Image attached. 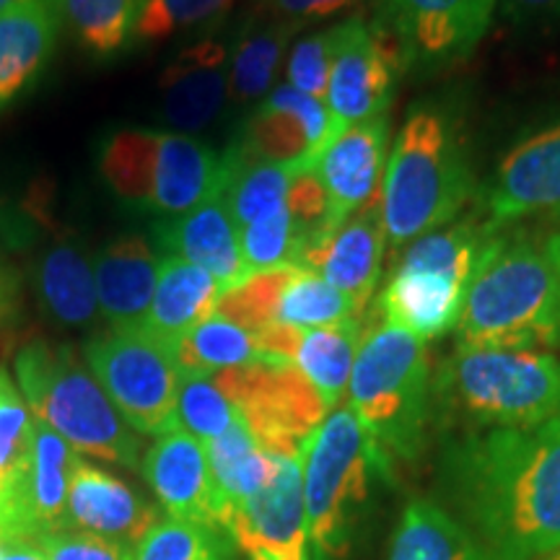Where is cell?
<instances>
[{"mask_svg": "<svg viewBox=\"0 0 560 560\" xmlns=\"http://www.w3.org/2000/svg\"><path fill=\"white\" fill-rule=\"evenodd\" d=\"M262 452L299 457L322 420L327 405L293 363H252L215 374Z\"/></svg>", "mask_w": 560, "mask_h": 560, "instance_id": "cell-11", "label": "cell"}, {"mask_svg": "<svg viewBox=\"0 0 560 560\" xmlns=\"http://www.w3.org/2000/svg\"><path fill=\"white\" fill-rule=\"evenodd\" d=\"M293 268L296 265L249 272L247 278L221 293L219 304H215V314L249 332L268 330V327L276 325L280 293L289 283Z\"/></svg>", "mask_w": 560, "mask_h": 560, "instance_id": "cell-37", "label": "cell"}, {"mask_svg": "<svg viewBox=\"0 0 560 560\" xmlns=\"http://www.w3.org/2000/svg\"><path fill=\"white\" fill-rule=\"evenodd\" d=\"M143 0H58L62 26L94 60H112L132 45Z\"/></svg>", "mask_w": 560, "mask_h": 560, "instance_id": "cell-34", "label": "cell"}, {"mask_svg": "<svg viewBox=\"0 0 560 560\" xmlns=\"http://www.w3.org/2000/svg\"><path fill=\"white\" fill-rule=\"evenodd\" d=\"M400 66H405L400 42L384 24H371L363 16L335 24V58L325 104L340 130L387 115Z\"/></svg>", "mask_w": 560, "mask_h": 560, "instance_id": "cell-13", "label": "cell"}, {"mask_svg": "<svg viewBox=\"0 0 560 560\" xmlns=\"http://www.w3.org/2000/svg\"><path fill=\"white\" fill-rule=\"evenodd\" d=\"M161 520L159 509L115 475L75 457L68 488L66 527L136 545Z\"/></svg>", "mask_w": 560, "mask_h": 560, "instance_id": "cell-21", "label": "cell"}, {"mask_svg": "<svg viewBox=\"0 0 560 560\" xmlns=\"http://www.w3.org/2000/svg\"><path fill=\"white\" fill-rule=\"evenodd\" d=\"M405 68L439 70L470 58L499 0H382Z\"/></svg>", "mask_w": 560, "mask_h": 560, "instance_id": "cell-15", "label": "cell"}, {"mask_svg": "<svg viewBox=\"0 0 560 560\" xmlns=\"http://www.w3.org/2000/svg\"><path fill=\"white\" fill-rule=\"evenodd\" d=\"M45 560H132V545L81 529H58L34 542Z\"/></svg>", "mask_w": 560, "mask_h": 560, "instance_id": "cell-42", "label": "cell"}, {"mask_svg": "<svg viewBox=\"0 0 560 560\" xmlns=\"http://www.w3.org/2000/svg\"><path fill=\"white\" fill-rule=\"evenodd\" d=\"M219 299L221 285L208 270L179 257H161L156 293L143 330L170 348L200 322L213 317Z\"/></svg>", "mask_w": 560, "mask_h": 560, "instance_id": "cell-27", "label": "cell"}, {"mask_svg": "<svg viewBox=\"0 0 560 560\" xmlns=\"http://www.w3.org/2000/svg\"><path fill=\"white\" fill-rule=\"evenodd\" d=\"M231 47L202 37L185 47L161 73V117L174 132H200L221 117L229 102Z\"/></svg>", "mask_w": 560, "mask_h": 560, "instance_id": "cell-19", "label": "cell"}, {"mask_svg": "<svg viewBox=\"0 0 560 560\" xmlns=\"http://www.w3.org/2000/svg\"><path fill=\"white\" fill-rule=\"evenodd\" d=\"M32 418L24 400L19 397L11 374L0 369V478L16 465L30 444Z\"/></svg>", "mask_w": 560, "mask_h": 560, "instance_id": "cell-43", "label": "cell"}, {"mask_svg": "<svg viewBox=\"0 0 560 560\" xmlns=\"http://www.w3.org/2000/svg\"><path fill=\"white\" fill-rule=\"evenodd\" d=\"M153 247L159 257H179L208 270L219 280L221 293L249 276L236 229L223 195H215L174 219L153 221Z\"/></svg>", "mask_w": 560, "mask_h": 560, "instance_id": "cell-22", "label": "cell"}, {"mask_svg": "<svg viewBox=\"0 0 560 560\" xmlns=\"http://www.w3.org/2000/svg\"><path fill=\"white\" fill-rule=\"evenodd\" d=\"M387 234L382 221V195L348 215L340 226L312 236L299 249L296 268L319 272L342 296L353 301L361 314H369L382 278Z\"/></svg>", "mask_w": 560, "mask_h": 560, "instance_id": "cell-16", "label": "cell"}, {"mask_svg": "<svg viewBox=\"0 0 560 560\" xmlns=\"http://www.w3.org/2000/svg\"><path fill=\"white\" fill-rule=\"evenodd\" d=\"M389 117L348 125L330 140L314 164L322 187L327 192V229L340 226L348 215L369 206L382 195L387 170ZM322 231V234H325Z\"/></svg>", "mask_w": 560, "mask_h": 560, "instance_id": "cell-18", "label": "cell"}, {"mask_svg": "<svg viewBox=\"0 0 560 560\" xmlns=\"http://www.w3.org/2000/svg\"><path fill=\"white\" fill-rule=\"evenodd\" d=\"M0 552H3V545H0Z\"/></svg>", "mask_w": 560, "mask_h": 560, "instance_id": "cell-53", "label": "cell"}, {"mask_svg": "<svg viewBox=\"0 0 560 560\" xmlns=\"http://www.w3.org/2000/svg\"><path fill=\"white\" fill-rule=\"evenodd\" d=\"M361 0H265V9L272 19L289 21L293 26H304L310 21L338 16L342 11L355 9Z\"/></svg>", "mask_w": 560, "mask_h": 560, "instance_id": "cell-44", "label": "cell"}, {"mask_svg": "<svg viewBox=\"0 0 560 560\" xmlns=\"http://www.w3.org/2000/svg\"><path fill=\"white\" fill-rule=\"evenodd\" d=\"M369 314L355 310L353 301L342 296L319 272L293 268L289 283L280 293L276 325L293 327V330H317V327H332L355 317H369Z\"/></svg>", "mask_w": 560, "mask_h": 560, "instance_id": "cell-35", "label": "cell"}, {"mask_svg": "<svg viewBox=\"0 0 560 560\" xmlns=\"http://www.w3.org/2000/svg\"><path fill=\"white\" fill-rule=\"evenodd\" d=\"M234 0H143L132 42H164L215 24Z\"/></svg>", "mask_w": 560, "mask_h": 560, "instance_id": "cell-39", "label": "cell"}, {"mask_svg": "<svg viewBox=\"0 0 560 560\" xmlns=\"http://www.w3.org/2000/svg\"><path fill=\"white\" fill-rule=\"evenodd\" d=\"M60 30L58 0H32L0 13V112L39 81Z\"/></svg>", "mask_w": 560, "mask_h": 560, "instance_id": "cell-25", "label": "cell"}, {"mask_svg": "<svg viewBox=\"0 0 560 560\" xmlns=\"http://www.w3.org/2000/svg\"><path fill=\"white\" fill-rule=\"evenodd\" d=\"M348 405L384 478L397 465H412L425 450L436 408L425 342L389 322L369 325L350 374Z\"/></svg>", "mask_w": 560, "mask_h": 560, "instance_id": "cell-4", "label": "cell"}, {"mask_svg": "<svg viewBox=\"0 0 560 560\" xmlns=\"http://www.w3.org/2000/svg\"><path fill=\"white\" fill-rule=\"evenodd\" d=\"M457 335L465 348H560V276L545 244L520 231L493 236L467 289Z\"/></svg>", "mask_w": 560, "mask_h": 560, "instance_id": "cell-2", "label": "cell"}, {"mask_svg": "<svg viewBox=\"0 0 560 560\" xmlns=\"http://www.w3.org/2000/svg\"><path fill=\"white\" fill-rule=\"evenodd\" d=\"M552 219H556V221L560 223V208H556V210H552Z\"/></svg>", "mask_w": 560, "mask_h": 560, "instance_id": "cell-52", "label": "cell"}, {"mask_svg": "<svg viewBox=\"0 0 560 560\" xmlns=\"http://www.w3.org/2000/svg\"><path fill=\"white\" fill-rule=\"evenodd\" d=\"M210 482H213V514L226 529L234 511L268 486L276 472V457L260 450L242 416L206 444Z\"/></svg>", "mask_w": 560, "mask_h": 560, "instance_id": "cell-28", "label": "cell"}, {"mask_svg": "<svg viewBox=\"0 0 560 560\" xmlns=\"http://www.w3.org/2000/svg\"><path fill=\"white\" fill-rule=\"evenodd\" d=\"M34 285L47 319L70 330H86L100 317L94 262L79 240L60 236L34 262Z\"/></svg>", "mask_w": 560, "mask_h": 560, "instance_id": "cell-26", "label": "cell"}, {"mask_svg": "<svg viewBox=\"0 0 560 560\" xmlns=\"http://www.w3.org/2000/svg\"><path fill=\"white\" fill-rule=\"evenodd\" d=\"M540 560H560V548H558L556 552H550V556H545V558H540Z\"/></svg>", "mask_w": 560, "mask_h": 560, "instance_id": "cell-51", "label": "cell"}, {"mask_svg": "<svg viewBox=\"0 0 560 560\" xmlns=\"http://www.w3.org/2000/svg\"><path fill=\"white\" fill-rule=\"evenodd\" d=\"M475 192L459 125L439 104H418L397 130L382 182V221L389 249L457 221Z\"/></svg>", "mask_w": 560, "mask_h": 560, "instance_id": "cell-3", "label": "cell"}, {"mask_svg": "<svg viewBox=\"0 0 560 560\" xmlns=\"http://www.w3.org/2000/svg\"><path fill=\"white\" fill-rule=\"evenodd\" d=\"M21 306V280L0 247V325L11 322Z\"/></svg>", "mask_w": 560, "mask_h": 560, "instance_id": "cell-46", "label": "cell"}, {"mask_svg": "<svg viewBox=\"0 0 560 560\" xmlns=\"http://www.w3.org/2000/svg\"><path fill=\"white\" fill-rule=\"evenodd\" d=\"M75 457L60 433L32 418L30 444L0 478V545L37 542L66 527Z\"/></svg>", "mask_w": 560, "mask_h": 560, "instance_id": "cell-12", "label": "cell"}, {"mask_svg": "<svg viewBox=\"0 0 560 560\" xmlns=\"http://www.w3.org/2000/svg\"><path fill=\"white\" fill-rule=\"evenodd\" d=\"M83 355L132 431L159 439L177 429L179 371L164 342L143 327L109 330L94 335Z\"/></svg>", "mask_w": 560, "mask_h": 560, "instance_id": "cell-10", "label": "cell"}, {"mask_svg": "<svg viewBox=\"0 0 560 560\" xmlns=\"http://www.w3.org/2000/svg\"><path fill=\"white\" fill-rule=\"evenodd\" d=\"M335 58V26L317 34H306L291 47L289 62H285V75L293 89L304 91L314 100L325 102L327 83H330V70Z\"/></svg>", "mask_w": 560, "mask_h": 560, "instance_id": "cell-41", "label": "cell"}, {"mask_svg": "<svg viewBox=\"0 0 560 560\" xmlns=\"http://www.w3.org/2000/svg\"><path fill=\"white\" fill-rule=\"evenodd\" d=\"M374 317H355L332 327H317V330H301L293 366L314 384L327 410L338 408L346 395L350 374H353L355 355H359L366 322Z\"/></svg>", "mask_w": 560, "mask_h": 560, "instance_id": "cell-30", "label": "cell"}, {"mask_svg": "<svg viewBox=\"0 0 560 560\" xmlns=\"http://www.w3.org/2000/svg\"><path fill=\"white\" fill-rule=\"evenodd\" d=\"M240 244L249 272L291 268V265H296L301 240L296 223H293L291 208L285 206L276 215H270V219L240 229Z\"/></svg>", "mask_w": 560, "mask_h": 560, "instance_id": "cell-40", "label": "cell"}, {"mask_svg": "<svg viewBox=\"0 0 560 560\" xmlns=\"http://www.w3.org/2000/svg\"><path fill=\"white\" fill-rule=\"evenodd\" d=\"M170 350L179 376H206L252 366V363H265L255 332L244 330V327L219 317V314L182 335L177 342H172Z\"/></svg>", "mask_w": 560, "mask_h": 560, "instance_id": "cell-32", "label": "cell"}, {"mask_svg": "<svg viewBox=\"0 0 560 560\" xmlns=\"http://www.w3.org/2000/svg\"><path fill=\"white\" fill-rule=\"evenodd\" d=\"M226 532L244 552L268 550L285 560H312L304 506V454L276 457V472L268 486L234 511Z\"/></svg>", "mask_w": 560, "mask_h": 560, "instance_id": "cell-17", "label": "cell"}, {"mask_svg": "<svg viewBox=\"0 0 560 560\" xmlns=\"http://www.w3.org/2000/svg\"><path fill=\"white\" fill-rule=\"evenodd\" d=\"M229 164V179L223 198L231 210L236 229L270 219L289 206L291 182L296 177L293 166L270 164V161H247L223 151Z\"/></svg>", "mask_w": 560, "mask_h": 560, "instance_id": "cell-33", "label": "cell"}, {"mask_svg": "<svg viewBox=\"0 0 560 560\" xmlns=\"http://www.w3.org/2000/svg\"><path fill=\"white\" fill-rule=\"evenodd\" d=\"M488 221L511 223L537 210L560 208V122L514 145L486 190Z\"/></svg>", "mask_w": 560, "mask_h": 560, "instance_id": "cell-20", "label": "cell"}, {"mask_svg": "<svg viewBox=\"0 0 560 560\" xmlns=\"http://www.w3.org/2000/svg\"><path fill=\"white\" fill-rule=\"evenodd\" d=\"M234 537L219 524L159 520L132 550V560H240Z\"/></svg>", "mask_w": 560, "mask_h": 560, "instance_id": "cell-36", "label": "cell"}, {"mask_svg": "<svg viewBox=\"0 0 560 560\" xmlns=\"http://www.w3.org/2000/svg\"><path fill=\"white\" fill-rule=\"evenodd\" d=\"M478 429H532L560 418V359L542 350L457 346L433 374V405Z\"/></svg>", "mask_w": 560, "mask_h": 560, "instance_id": "cell-5", "label": "cell"}, {"mask_svg": "<svg viewBox=\"0 0 560 560\" xmlns=\"http://www.w3.org/2000/svg\"><path fill=\"white\" fill-rule=\"evenodd\" d=\"M299 26L280 19H252L231 45L229 100L249 104L262 100L276 83V75Z\"/></svg>", "mask_w": 560, "mask_h": 560, "instance_id": "cell-31", "label": "cell"}, {"mask_svg": "<svg viewBox=\"0 0 560 560\" xmlns=\"http://www.w3.org/2000/svg\"><path fill=\"white\" fill-rule=\"evenodd\" d=\"M301 454L312 560L346 558L369 506L371 475H382L350 405L322 420Z\"/></svg>", "mask_w": 560, "mask_h": 560, "instance_id": "cell-9", "label": "cell"}, {"mask_svg": "<svg viewBox=\"0 0 560 560\" xmlns=\"http://www.w3.org/2000/svg\"><path fill=\"white\" fill-rule=\"evenodd\" d=\"M140 470L172 520L219 524L213 514V482L202 441L182 429L164 433L145 452Z\"/></svg>", "mask_w": 560, "mask_h": 560, "instance_id": "cell-24", "label": "cell"}, {"mask_svg": "<svg viewBox=\"0 0 560 560\" xmlns=\"http://www.w3.org/2000/svg\"><path fill=\"white\" fill-rule=\"evenodd\" d=\"M247 556H249V560H285L280 556H272V552H268V550H252V552H247Z\"/></svg>", "mask_w": 560, "mask_h": 560, "instance_id": "cell-49", "label": "cell"}, {"mask_svg": "<svg viewBox=\"0 0 560 560\" xmlns=\"http://www.w3.org/2000/svg\"><path fill=\"white\" fill-rule=\"evenodd\" d=\"M514 24H560V0H499Z\"/></svg>", "mask_w": 560, "mask_h": 560, "instance_id": "cell-45", "label": "cell"}, {"mask_svg": "<svg viewBox=\"0 0 560 560\" xmlns=\"http://www.w3.org/2000/svg\"><path fill=\"white\" fill-rule=\"evenodd\" d=\"M436 503L490 560H540L560 548V418L478 429L446 441Z\"/></svg>", "mask_w": 560, "mask_h": 560, "instance_id": "cell-1", "label": "cell"}, {"mask_svg": "<svg viewBox=\"0 0 560 560\" xmlns=\"http://www.w3.org/2000/svg\"><path fill=\"white\" fill-rule=\"evenodd\" d=\"M161 257L143 234H122L96 252L94 283L112 330H136L149 317Z\"/></svg>", "mask_w": 560, "mask_h": 560, "instance_id": "cell-23", "label": "cell"}, {"mask_svg": "<svg viewBox=\"0 0 560 560\" xmlns=\"http://www.w3.org/2000/svg\"><path fill=\"white\" fill-rule=\"evenodd\" d=\"M542 244H545V252H548L550 262L556 265V270H558V276H560V231H556V234H550Z\"/></svg>", "mask_w": 560, "mask_h": 560, "instance_id": "cell-48", "label": "cell"}, {"mask_svg": "<svg viewBox=\"0 0 560 560\" xmlns=\"http://www.w3.org/2000/svg\"><path fill=\"white\" fill-rule=\"evenodd\" d=\"M24 3H32V0H0V13L16 9V5H24Z\"/></svg>", "mask_w": 560, "mask_h": 560, "instance_id": "cell-50", "label": "cell"}, {"mask_svg": "<svg viewBox=\"0 0 560 560\" xmlns=\"http://www.w3.org/2000/svg\"><path fill=\"white\" fill-rule=\"evenodd\" d=\"M387 560H490L472 535L436 501L412 499L402 509Z\"/></svg>", "mask_w": 560, "mask_h": 560, "instance_id": "cell-29", "label": "cell"}, {"mask_svg": "<svg viewBox=\"0 0 560 560\" xmlns=\"http://www.w3.org/2000/svg\"><path fill=\"white\" fill-rule=\"evenodd\" d=\"M100 172L122 206L156 221L223 195L229 179L223 153L185 132L149 128L109 132L102 140Z\"/></svg>", "mask_w": 560, "mask_h": 560, "instance_id": "cell-6", "label": "cell"}, {"mask_svg": "<svg viewBox=\"0 0 560 560\" xmlns=\"http://www.w3.org/2000/svg\"><path fill=\"white\" fill-rule=\"evenodd\" d=\"M499 231L470 215L408 244L380 293L384 322L423 342L457 330L470 280Z\"/></svg>", "mask_w": 560, "mask_h": 560, "instance_id": "cell-7", "label": "cell"}, {"mask_svg": "<svg viewBox=\"0 0 560 560\" xmlns=\"http://www.w3.org/2000/svg\"><path fill=\"white\" fill-rule=\"evenodd\" d=\"M177 429L187 431L202 444L219 439L223 431L234 423L236 412L234 402L229 400L226 392L221 389L215 374L206 376H179L177 389Z\"/></svg>", "mask_w": 560, "mask_h": 560, "instance_id": "cell-38", "label": "cell"}, {"mask_svg": "<svg viewBox=\"0 0 560 560\" xmlns=\"http://www.w3.org/2000/svg\"><path fill=\"white\" fill-rule=\"evenodd\" d=\"M0 560H45V556H42L34 542H11L3 545Z\"/></svg>", "mask_w": 560, "mask_h": 560, "instance_id": "cell-47", "label": "cell"}, {"mask_svg": "<svg viewBox=\"0 0 560 560\" xmlns=\"http://www.w3.org/2000/svg\"><path fill=\"white\" fill-rule=\"evenodd\" d=\"M19 387L34 410L75 452L138 470L143 441L66 342L30 340L16 353Z\"/></svg>", "mask_w": 560, "mask_h": 560, "instance_id": "cell-8", "label": "cell"}, {"mask_svg": "<svg viewBox=\"0 0 560 560\" xmlns=\"http://www.w3.org/2000/svg\"><path fill=\"white\" fill-rule=\"evenodd\" d=\"M338 132V122L325 102L291 83H280L247 117L229 151L247 161H270L310 172Z\"/></svg>", "mask_w": 560, "mask_h": 560, "instance_id": "cell-14", "label": "cell"}]
</instances>
